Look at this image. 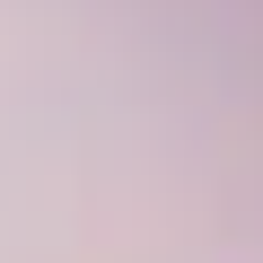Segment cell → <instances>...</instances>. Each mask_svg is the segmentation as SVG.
Here are the masks:
<instances>
[{"label": "cell", "instance_id": "cell-1", "mask_svg": "<svg viewBox=\"0 0 263 263\" xmlns=\"http://www.w3.org/2000/svg\"><path fill=\"white\" fill-rule=\"evenodd\" d=\"M0 9H53V0H0ZM62 9H193V0H62Z\"/></svg>", "mask_w": 263, "mask_h": 263}]
</instances>
